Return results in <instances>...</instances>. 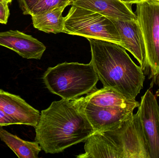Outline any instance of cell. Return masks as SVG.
Segmentation results:
<instances>
[{"label":"cell","instance_id":"16","mask_svg":"<svg viewBox=\"0 0 159 158\" xmlns=\"http://www.w3.org/2000/svg\"><path fill=\"white\" fill-rule=\"evenodd\" d=\"M39 0H18L19 5L24 15H30L31 10Z\"/></svg>","mask_w":159,"mask_h":158},{"label":"cell","instance_id":"4","mask_svg":"<svg viewBox=\"0 0 159 158\" xmlns=\"http://www.w3.org/2000/svg\"><path fill=\"white\" fill-rule=\"evenodd\" d=\"M43 80L49 92L66 100L78 98L97 89L99 80L91 63L64 62L44 72Z\"/></svg>","mask_w":159,"mask_h":158},{"label":"cell","instance_id":"19","mask_svg":"<svg viewBox=\"0 0 159 158\" xmlns=\"http://www.w3.org/2000/svg\"><path fill=\"white\" fill-rule=\"evenodd\" d=\"M124 3L132 5L133 4H136L143 1H146V0H120Z\"/></svg>","mask_w":159,"mask_h":158},{"label":"cell","instance_id":"8","mask_svg":"<svg viewBox=\"0 0 159 158\" xmlns=\"http://www.w3.org/2000/svg\"><path fill=\"white\" fill-rule=\"evenodd\" d=\"M138 108L150 158H159V105L150 89L142 96Z\"/></svg>","mask_w":159,"mask_h":158},{"label":"cell","instance_id":"20","mask_svg":"<svg viewBox=\"0 0 159 158\" xmlns=\"http://www.w3.org/2000/svg\"><path fill=\"white\" fill-rule=\"evenodd\" d=\"M13 0H0V2H5L7 3L8 4L11 3Z\"/></svg>","mask_w":159,"mask_h":158},{"label":"cell","instance_id":"9","mask_svg":"<svg viewBox=\"0 0 159 158\" xmlns=\"http://www.w3.org/2000/svg\"><path fill=\"white\" fill-rule=\"evenodd\" d=\"M111 20L118 32L121 46L133 55L143 71H145L147 66L145 45L142 30L137 19Z\"/></svg>","mask_w":159,"mask_h":158},{"label":"cell","instance_id":"18","mask_svg":"<svg viewBox=\"0 0 159 158\" xmlns=\"http://www.w3.org/2000/svg\"><path fill=\"white\" fill-rule=\"evenodd\" d=\"M12 125H18V123L0 109V126L4 127Z\"/></svg>","mask_w":159,"mask_h":158},{"label":"cell","instance_id":"15","mask_svg":"<svg viewBox=\"0 0 159 158\" xmlns=\"http://www.w3.org/2000/svg\"><path fill=\"white\" fill-rule=\"evenodd\" d=\"M71 0H39L31 10V16L40 15L61 6L70 5Z\"/></svg>","mask_w":159,"mask_h":158},{"label":"cell","instance_id":"1","mask_svg":"<svg viewBox=\"0 0 159 158\" xmlns=\"http://www.w3.org/2000/svg\"><path fill=\"white\" fill-rule=\"evenodd\" d=\"M83 97L54 101L41 111L35 140L47 154L63 152L94 132L83 110Z\"/></svg>","mask_w":159,"mask_h":158},{"label":"cell","instance_id":"5","mask_svg":"<svg viewBox=\"0 0 159 158\" xmlns=\"http://www.w3.org/2000/svg\"><path fill=\"white\" fill-rule=\"evenodd\" d=\"M64 18V33L109 41L121 46V40L115 24L103 15L72 5Z\"/></svg>","mask_w":159,"mask_h":158},{"label":"cell","instance_id":"10","mask_svg":"<svg viewBox=\"0 0 159 158\" xmlns=\"http://www.w3.org/2000/svg\"><path fill=\"white\" fill-rule=\"evenodd\" d=\"M0 45L7 47L27 59H41L45 45L31 35L18 30L0 32Z\"/></svg>","mask_w":159,"mask_h":158},{"label":"cell","instance_id":"7","mask_svg":"<svg viewBox=\"0 0 159 158\" xmlns=\"http://www.w3.org/2000/svg\"><path fill=\"white\" fill-rule=\"evenodd\" d=\"M104 132L116 144L121 158H150L137 112L125 120L116 129Z\"/></svg>","mask_w":159,"mask_h":158},{"label":"cell","instance_id":"2","mask_svg":"<svg viewBox=\"0 0 159 158\" xmlns=\"http://www.w3.org/2000/svg\"><path fill=\"white\" fill-rule=\"evenodd\" d=\"M91 51L90 63L104 87L135 99L143 87L145 76L126 50L109 41L87 38Z\"/></svg>","mask_w":159,"mask_h":158},{"label":"cell","instance_id":"11","mask_svg":"<svg viewBox=\"0 0 159 158\" xmlns=\"http://www.w3.org/2000/svg\"><path fill=\"white\" fill-rule=\"evenodd\" d=\"M0 109L16 122L18 125L35 128L40 119L39 110L28 104L19 96L0 89Z\"/></svg>","mask_w":159,"mask_h":158},{"label":"cell","instance_id":"3","mask_svg":"<svg viewBox=\"0 0 159 158\" xmlns=\"http://www.w3.org/2000/svg\"><path fill=\"white\" fill-rule=\"evenodd\" d=\"M140 103L104 87L83 97V110L94 132L112 130L133 115Z\"/></svg>","mask_w":159,"mask_h":158},{"label":"cell","instance_id":"17","mask_svg":"<svg viewBox=\"0 0 159 158\" xmlns=\"http://www.w3.org/2000/svg\"><path fill=\"white\" fill-rule=\"evenodd\" d=\"M10 15L8 4L5 2H0V23L7 24Z\"/></svg>","mask_w":159,"mask_h":158},{"label":"cell","instance_id":"12","mask_svg":"<svg viewBox=\"0 0 159 158\" xmlns=\"http://www.w3.org/2000/svg\"><path fill=\"white\" fill-rule=\"evenodd\" d=\"M97 12L111 19L128 20L137 19L132 5L120 0H80L71 3Z\"/></svg>","mask_w":159,"mask_h":158},{"label":"cell","instance_id":"21","mask_svg":"<svg viewBox=\"0 0 159 158\" xmlns=\"http://www.w3.org/2000/svg\"><path fill=\"white\" fill-rule=\"evenodd\" d=\"M80 1V0H71V1H72L71 3L73 2H76V1Z\"/></svg>","mask_w":159,"mask_h":158},{"label":"cell","instance_id":"14","mask_svg":"<svg viewBox=\"0 0 159 158\" xmlns=\"http://www.w3.org/2000/svg\"><path fill=\"white\" fill-rule=\"evenodd\" d=\"M0 139L19 158H38L42 147L37 142L20 139L0 126Z\"/></svg>","mask_w":159,"mask_h":158},{"label":"cell","instance_id":"6","mask_svg":"<svg viewBox=\"0 0 159 158\" xmlns=\"http://www.w3.org/2000/svg\"><path fill=\"white\" fill-rule=\"evenodd\" d=\"M136 5L137 20L145 45L146 70L149 72V79L159 87V0H146Z\"/></svg>","mask_w":159,"mask_h":158},{"label":"cell","instance_id":"13","mask_svg":"<svg viewBox=\"0 0 159 158\" xmlns=\"http://www.w3.org/2000/svg\"><path fill=\"white\" fill-rule=\"evenodd\" d=\"M68 6H61L43 14L31 16L34 27L48 33L63 32L65 18L62 16V13Z\"/></svg>","mask_w":159,"mask_h":158}]
</instances>
